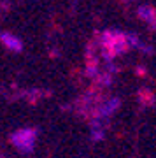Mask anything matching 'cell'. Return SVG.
Masks as SVG:
<instances>
[{"label": "cell", "mask_w": 156, "mask_h": 158, "mask_svg": "<svg viewBox=\"0 0 156 158\" xmlns=\"http://www.w3.org/2000/svg\"><path fill=\"white\" fill-rule=\"evenodd\" d=\"M35 142V132L34 130H19L12 135V144L21 149V151H32Z\"/></svg>", "instance_id": "1"}, {"label": "cell", "mask_w": 156, "mask_h": 158, "mask_svg": "<svg viewBox=\"0 0 156 158\" xmlns=\"http://www.w3.org/2000/svg\"><path fill=\"white\" fill-rule=\"evenodd\" d=\"M0 39H2V42H4L9 49L21 51V40L19 39H16V37H12V35H9V34H2L0 35Z\"/></svg>", "instance_id": "2"}]
</instances>
